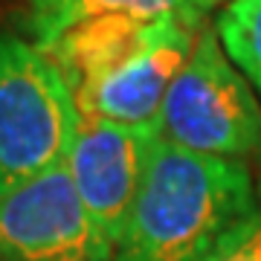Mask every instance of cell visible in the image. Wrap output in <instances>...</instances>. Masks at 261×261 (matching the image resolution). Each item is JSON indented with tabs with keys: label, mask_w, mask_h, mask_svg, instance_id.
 <instances>
[{
	"label": "cell",
	"mask_w": 261,
	"mask_h": 261,
	"mask_svg": "<svg viewBox=\"0 0 261 261\" xmlns=\"http://www.w3.org/2000/svg\"><path fill=\"white\" fill-rule=\"evenodd\" d=\"M183 18L151 20L137 49L102 82L75 96L79 116L125 125H157L168 87L189 61L197 32Z\"/></svg>",
	"instance_id": "8992f818"
},
{
	"label": "cell",
	"mask_w": 261,
	"mask_h": 261,
	"mask_svg": "<svg viewBox=\"0 0 261 261\" xmlns=\"http://www.w3.org/2000/svg\"><path fill=\"white\" fill-rule=\"evenodd\" d=\"M157 128L160 140L183 151L244 166L261 163V102L215 27L197 32L192 56L168 87Z\"/></svg>",
	"instance_id": "7a4b0ae2"
},
{
	"label": "cell",
	"mask_w": 261,
	"mask_h": 261,
	"mask_svg": "<svg viewBox=\"0 0 261 261\" xmlns=\"http://www.w3.org/2000/svg\"><path fill=\"white\" fill-rule=\"evenodd\" d=\"M79 119L73 90L47 53L0 29V195L64 166Z\"/></svg>",
	"instance_id": "3957f363"
},
{
	"label": "cell",
	"mask_w": 261,
	"mask_h": 261,
	"mask_svg": "<svg viewBox=\"0 0 261 261\" xmlns=\"http://www.w3.org/2000/svg\"><path fill=\"white\" fill-rule=\"evenodd\" d=\"M215 3H221V0H215ZM226 3H229V0H226Z\"/></svg>",
	"instance_id": "8fae6325"
},
{
	"label": "cell",
	"mask_w": 261,
	"mask_h": 261,
	"mask_svg": "<svg viewBox=\"0 0 261 261\" xmlns=\"http://www.w3.org/2000/svg\"><path fill=\"white\" fill-rule=\"evenodd\" d=\"M157 140V125H125L90 116L79 119L64 166L82 203L113 247L128 224Z\"/></svg>",
	"instance_id": "5b68a950"
},
{
	"label": "cell",
	"mask_w": 261,
	"mask_h": 261,
	"mask_svg": "<svg viewBox=\"0 0 261 261\" xmlns=\"http://www.w3.org/2000/svg\"><path fill=\"white\" fill-rule=\"evenodd\" d=\"M151 20L128 18V15H102L82 20L64 35L44 47L47 58L61 70L64 82L73 90V99L87 87L102 82L137 49Z\"/></svg>",
	"instance_id": "52a82bcc"
},
{
	"label": "cell",
	"mask_w": 261,
	"mask_h": 261,
	"mask_svg": "<svg viewBox=\"0 0 261 261\" xmlns=\"http://www.w3.org/2000/svg\"><path fill=\"white\" fill-rule=\"evenodd\" d=\"M215 0H27L23 29L38 49L49 47L70 27L102 15H128L142 20L183 18L195 27H203L206 12Z\"/></svg>",
	"instance_id": "ba28073f"
},
{
	"label": "cell",
	"mask_w": 261,
	"mask_h": 261,
	"mask_svg": "<svg viewBox=\"0 0 261 261\" xmlns=\"http://www.w3.org/2000/svg\"><path fill=\"white\" fill-rule=\"evenodd\" d=\"M215 32L261 99V0H229L215 18Z\"/></svg>",
	"instance_id": "9c48e42d"
},
{
	"label": "cell",
	"mask_w": 261,
	"mask_h": 261,
	"mask_svg": "<svg viewBox=\"0 0 261 261\" xmlns=\"http://www.w3.org/2000/svg\"><path fill=\"white\" fill-rule=\"evenodd\" d=\"M0 261H113V244L99 229L56 166L0 195Z\"/></svg>",
	"instance_id": "277c9868"
},
{
	"label": "cell",
	"mask_w": 261,
	"mask_h": 261,
	"mask_svg": "<svg viewBox=\"0 0 261 261\" xmlns=\"http://www.w3.org/2000/svg\"><path fill=\"white\" fill-rule=\"evenodd\" d=\"M203 261H261V183L250 209L221 235Z\"/></svg>",
	"instance_id": "30bf717a"
},
{
	"label": "cell",
	"mask_w": 261,
	"mask_h": 261,
	"mask_svg": "<svg viewBox=\"0 0 261 261\" xmlns=\"http://www.w3.org/2000/svg\"><path fill=\"white\" fill-rule=\"evenodd\" d=\"M252 197L250 166L157 140L113 261H203Z\"/></svg>",
	"instance_id": "6da1fadb"
}]
</instances>
